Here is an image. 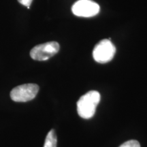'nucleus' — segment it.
I'll return each instance as SVG.
<instances>
[{
	"label": "nucleus",
	"instance_id": "1",
	"mask_svg": "<svg viewBox=\"0 0 147 147\" xmlns=\"http://www.w3.org/2000/svg\"><path fill=\"white\" fill-rule=\"evenodd\" d=\"M98 91H91L82 95L77 102V112L80 117L89 119L93 117L98 104L100 102Z\"/></svg>",
	"mask_w": 147,
	"mask_h": 147
},
{
	"label": "nucleus",
	"instance_id": "2",
	"mask_svg": "<svg viewBox=\"0 0 147 147\" xmlns=\"http://www.w3.org/2000/svg\"><path fill=\"white\" fill-rule=\"evenodd\" d=\"M116 53V48L110 40H101L95 45L93 51V57L100 63H106L113 59Z\"/></svg>",
	"mask_w": 147,
	"mask_h": 147
},
{
	"label": "nucleus",
	"instance_id": "3",
	"mask_svg": "<svg viewBox=\"0 0 147 147\" xmlns=\"http://www.w3.org/2000/svg\"><path fill=\"white\" fill-rule=\"evenodd\" d=\"M39 91V86L36 84H24L14 87L10 92L12 100L16 102H26L36 97Z\"/></svg>",
	"mask_w": 147,
	"mask_h": 147
},
{
	"label": "nucleus",
	"instance_id": "4",
	"mask_svg": "<svg viewBox=\"0 0 147 147\" xmlns=\"http://www.w3.org/2000/svg\"><path fill=\"white\" fill-rule=\"evenodd\" d=\"M60 47L58 42H49L37 45L30 51V56L36 61H47L59 52Z\"/></svg>",
	"mask_w": 147,
	"mask_h": 147
},
{
	"label": "nucleus",
	"instance_id": "5",
	"mask_svg": "<svg viewBox=\"0 0 147 147\" xmlns=\"http://www.w3.org/2000/svg\"><path fill=\"white\" fill-rule=\"evenodd\" d=\"M100 7L92 0H78L71 7L74 15L79 17H92L100 12Z\"/></svg>",
	"mask_w": 147,
	"mask_h": 147
},
{
	"label": "nucleus",
	"instance_id": "6",
	"mask_svg": "<svg viewBox=\"0 0 147 147\" xmlns=\"http://www.w3.org/2000/svg\"><path fill=\"white\" fill-rule=\"evenodd\" d=\"M57 139L54 129H51L46 138L44 147H57Z\"/></svg>",
	"mask_w": 147,
	"mask_h": 147
},
{
	"label": "nucleus",
	"instance_id": "7",
	"mask_svg": "<svg viewBox=\"0 0 147 147\" xmlns=\"http://www.w3.org/2000/svg\"><path fill=\"white\" fill-rule=\"evenodd\" d=\"M119 147H140V144L137 140H129L124 142Z\"/></svg>",
	"mask_w": 147,
	"mask_h": 147
},
{
	"label": "nucleus",
	"instance_id": "8",
	"mask_svg": "<svg viewBox=\"0 0 147 147\" xmlns=\"http://www.w3.org/2000/svg\"><path fill=\"white\" fill-rule=\"evenodd\" d=\"M32 1L33 0H18V1L21 4L26 6L28 9L30 8V5L32 4Z\"/></svg>",
	"mask_w": 147,
	"mask_h": 147
}]
</instances>
